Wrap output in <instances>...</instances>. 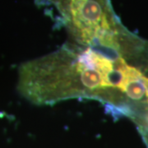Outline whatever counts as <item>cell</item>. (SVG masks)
Here are the masks:
<instances>
[{"mask_svg": "<svg viewBox=\"0 0 148 148\" xmlns=\"http://www.w3.org/2000/svg\"><path fill=\"white\" fill-rule=\"evenodd\" d=\"M36 3L51 12L74 44L127 53L143 40L122 24L111 0H36Z\"/></svg>", "mask_w": 148, "mask_h": 148, "instance_id": "obj_2", "label": "cell"}, {"mask_svg": "<svg viewBox=\"0 0 148 148\" xmlns=\"http://www.w3.org/2000/svg\"><path fill=\"white\" fill-rule=\"evenodd\" d=\"M139 131L141 132L143 140L148 148V129H143V130H139Z\"/></svg>", "mask_w": 148, "mask_h": 148, "instance_id": "obj_3", "label": "cell"}, {"mask_svg": "<svg viewBox=\"0 0 148 148\" xmlns=\"http://www.w3.org/2000/svg\"><path fill=\"white\" fill-rule=\"evenodd\" d=\"M147 69L138 50L85 47L73 42L21 65L17 90L36 106L73 99L101 101L127 117L144 91Z\"/></svg>", "mask_w": 148, "mask_h": 148, "instance_id": "obj_1", "label": "cell"}]
</instances>
